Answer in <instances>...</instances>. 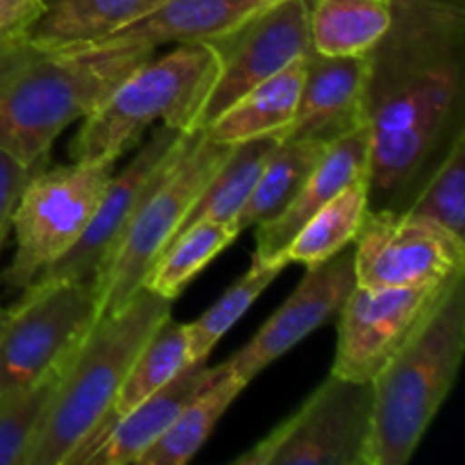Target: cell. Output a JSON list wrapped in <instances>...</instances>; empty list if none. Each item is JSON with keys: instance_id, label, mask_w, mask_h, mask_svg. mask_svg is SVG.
I'll return each instance as SVG.
<instances>
[{"instance_id": "25", "label": "cell", "mask_w": 465, "mask_h": 465, "mask_svg": "<svg viewBox=\"0 0 465 465\" xmlns=\"http://www.w3.org/2000/svg\"><path fill=\"white\" fill-rule=\"evenodd\" d=\"M325 148L327 143L322 141L280 139L275 153L259 175L252 195L236 216L234 227L239 234L248 227H257L280 216L302 189Z\"/></svg>"}, {"instance_id": "17", "label": "cell", "mask_w": 465, "mask_h": 465, "mask_svg": "<svg viewBox=\"0 0 465 465\" xmlns=\"http://www.w3.org/2000/svg\"><path fill=\"white\" fill-rule=\"evenodd\" d=\"M216 372L209 361L189 363L177 377H173L163 389L136 404L127 411L100 443L91 450L82 465H130L139 459L166 434L168 427L184 409V404L207 384Z\"/></svg>"}, {"instance_id": "13", "label": "cell", "mask_w": 465, "mask_h": 465, "mask_svg": "<svg viewBox=\"0 0 465 465\" xmlns=\"http://www.w3.org/2000/svg\"><path fill=\"white\" fill-rule=\"evenodd\" d=\"M191 134L193 132L162 123L157 132L141 145L136 157L121 173H114L80 241L59 262L45 268L27 289H41L57 282H94L98 268L121 239L139 200Z\"/></svg>"}, {"instance_id": "7", "label": "cell", "mask_w": 465, "mask_h": 465, "mask_svg": "<svg viewBox=\"0 0 465 465\" xmlns=\"http://www.w3.org/2000/svg\"><path fill=\"white\" fill-rule=\"evenodd\" d=\"M118 159H82L36 168L12 213L16 252L0 280L23 291L80 241L89 227Z\"/></svg>"}, {"instance_id": "14", "label": "cell", "mask_w": 465, "mask_h": 465, "mask_svg": "<svg viewBox=\"0 0 465 465\" xmlns=\"http://www.w3.org/2000/svg\"><path fill=\"white\" fill-rule=\"evenodd\" d=\"M354 286L357 277L352 245L316 266H309L293 293L263 322L252 341L227 359V368L250 384L263 368L334 321Z\"/></svg>"}, {"instance_id": "22", "label": "cell", "mask_w": 465, "mask_h": 465, "mask_svg": "<svg viewBox=\"0 0 465 465\" xmlns=\"http://www.w3.org/2000/svg\"><path fill=\"white\" fill-rule=\"evenodd\" d=\"M393 0H309L312 50L330 57L368 54L391 25Z\"/></svg>"}, {"instance_id": "18", "label": "cell", "mask_w": 465, "mask_h": 465, "mask_svg": "<svg viewBox=\"0 0 465 465\" xmlns=\"http://www.w3.org/2000/svg\"><path fill=\"white\" fill-rule=\"evenodd\" d=\"M289 0H163L153 14L104 41L162 44L213 41Z\"/></svg>"}, {"instance_id": "15", "label": "cell", "mask_w": 465, "mask_h": 465, "mask_svg": "<svg viewBox=\"0 0 465 465\" xmlns=\"http://www.w3.org/2000/svg\"><path fill=\"white\" fill-rule=\"evenodd\" d=\"M368 54L330 57L309 53L304 57V80L298 112L282 139H309L331 143L354 130L363 118Z\"/></svg>"}, {"instance_id": "23", "label": "cell", "mask_w": 465, "mask_h": 465, "mask_svg": "<svg viewBox=\"0 0 465 465\" xmlns=\"http://www.w3.org/2000/svg\"><path fill=\"white\" fill-rule=\"evenodd\" d=\"M189 363L193 361H191L189 343H186L184 322H177L173 321V316H168L166 321L153 331V336L145 341L141 352L136 354L134 363H132V368L127 371L125 380H123L116 398H114L112 409H109L107 418H104L103 427H100L98 436H95V443L91 445V450L100 443V439H103V436L107 434L127 411H132L136 404H141L145 398H150V395L157 393L159 389H163V386H166L173 377L180 375ZM91 450L86 452V457L91 454ZM84 459H82V461H84Z\"/></svg>"}, {"instance_id": "4", "label": "cell", "mask_w": 465, "mask_h": 465, "mask_svg": "<svg viewBox=\"0 0 465 465\" xmlns=\"http://www.w3.org/2000/svg\"><path fill=\"white\" fill-rule=\"evenodd\" d=\"M465 354V272L439 293L425 321L372 386L366 465L411 461L448 400Z\"/></svg>"}, {"instance_id": "3", "label": "cell", "mask_w": 465, "mask_h": 465, "mask_svg": "<svg viewBox=\"0 0 465 465\" xmlns=\"http://www.w3.org/2000/svg\"><path fill=\"white\" fill-rule=\"evenodd\" d=\"M171 312V300L143 286L91 325L64 363L27 465L82 463L136 354Z\"/></svg>"}, {"instance_id": "19", "label": "cell", "mask_w": 465, "mask_h": 465, "mask_svg": "<svg viewBox=\"0 0 465 465\" xmlns=\"http://www.w3.org/2000/svg\"><path fill=\"white\" fill-rule=\"evenodd\" d=\"M302 80L304 59H298L241 95L216 121L204 127L203 134L223 145L245 143L263 136L282 139L298 112Z\"/></svg>"}, {"instance_id": "8", "label": "cell", "mask_w": 465, "mask_h": 465, "mask_svg": "<svg viewBox=\"0 0 465 465\" xmlns=\"http://www.w3.org/2000/svg\"><path fill=\"white\" fill-rule=\"evenodd\" d=\"M372 422L371 381L331 375L236 465H366Z\"/></svg>"}, {"instance_id": "29", "label": "cell", "mask_w": 465, "mask_h": 465, "mask_svg": "<svg viewBox=\"0 0 465 465\" xmlns=\"http://www.w3.org/2000/svg\"><path fill=\"white\" fill-rule=\"evenodd\" d=\"M409 213L436 223L443 230L465 239V132H454L440 157L418 182L413 200L404 207Z\"/></svg>"}, {"instance_id": "10", "label": "cell", "mask_w": 465, "mask_h": 465, "mask_svg": "<svg viewBox=\"0 0 465 465\" xmlns=\"http://www.w3.org/2000/svg\"><path fill=\"white\" fill-rule=\"evenodd\" d=\"M359 286H443L465 272V239L400 207L368 212L352 241Z\"/></svg>"}, {"instance_id": "9", "label": "cell", "mask_w": 465, "mask_h": 465, "mask_svg": "<svg viewBox=\"0 0 465 465\" xmlns=\"http://www.w3.org/2000/svg\"><path fill=\"white\" fill-rule=\"evenodd\" d=\"M98 321L94 282L23 289L0 313V391L41 380L64 366Z\"/></svg>"}, {"instance_id": "6", "label": "cell", "mask_w": 465, "mask_h": 465, "mask_svg": "<svg viewBox=\"0 0 465 465\" xmlns=\"http://www.w3.org/2000/svg\"><path fill=\"white\" fill-rule=\"evenodd\" d=\"M230 150L232 145L216 143L203 132H193L154 177L136 204L121 239L95 272L98 318L121 309L136 291L143 289L148 271L184 227L191 207L225 162Z\"/></svg>"}, {"instance_id": "26", "label": "cell", "mask_w": 465, "mask_h": 465, "mask_svg": "<svg viewBox=\"0 0 465 465\" xmlns=\"http://www.w3.org/2000/svg\"><path fill=\"white\" fill-rule=\"evenodd\" d=\"M277 143H280L277 136H263V139H252L245 141V143L232 145L227 159L213 173L209 184L204 186L200 198L191 207L184 227L200 221L234 225L236 216H239V212L245 207L250 195H252L259 175H262L271 154L275 153Z\"/></svg>"}, {"instance_id": "31", "label": "cell", "mask_w": 465, "mask_h": 465, "mask_svg": "<svg viewBox=\"0 0 465 465\" xmlns=\"http://www.w3.org/2000/svg\"><path fill=\"white\" fill-rule=\"evenodd\" d=\"M36 168L41 166H27V163L18 162L16 157L0 150V250L7 241L9 230H12L14 207H16L21 191L25 189L27 180ZM0 313H3V309H0Z\"/></svg>"}, {"instance_id": "32", "label": "cell", "mask_w": 465, "mask_h": 465, "mask_svg": "<svg viewBox=\"0 0 465 465\" xmlns=\"http://www.w3.org/2000/svg\"><path fill=\"white\" fill-rule=\"evenodd\" d=\"M44 14V0H0V44L25 39Z\"/></svg>"}, {"instance_id": "16", "label": "cell", "mask_w": 465, "mask_h": 465, "mask_svg": "<svg viewBox=\"0 0 465 465\" xmlns=\"http://www.w3.org/2000/svg\"><path fill=\"white\" fill-rule=\"evenodd\" d=\"M361 177H371V136H368L366 123L327 143L321 159L309 173L298 195L291 200L289 207L272 221L257 225V236H254L257 248H254L252 257L262 259V262L282 259L280 254L284 252L289 241L298 234L300 227L322 204L330 203L336 193H341L345 186Z\"/></svg>"}, {"instance_id": "27", "label": "cell", "mask_w": 465, "mask_h": 465, "mask_svg": "<svg viewBox=\"0 0 465 465\" xmlns=\"http://www.w3.org/2000/svg\"><path fill=\"white\" fill-rule=\"evenodd\" d=\"M239 232L234 225L213 221L191 223L177 232L145 275L143 286L162 298L175 302L182 291L236 241Z\"/></svg>"}, {"instance_id": "1", "label": "cell", "mask_w": 465, "mask_h": 465, "mask_svg": "<svg viewBox=\"0 0 465 465\" xmlns=\"http://www.w3.org/2000/svg\"><path fill=\"white\" fill-rule=\"evenodd\" d=\"M463 0H393L389 30L368 53L371 203L407 200L463 127Z\"/></svg>"}, {"instance_id": "12", "label": "cell", "mask_w": 465, "mask_h": 465, "mask_svg": "<svg viewBox=\"0 0 465 465\" xmlns=\"http://www.w3.org/2000/svg\"><path fill=\"white\" fill-rule=\"evenodd\" d=\"M448 284L413 286V289L354 286L336 316L339 339H336L331 375L354 381L375 380L381 368L420 327L434 300Z\"/></svg>"}, {"instance_id": "11", "label": "cell", "mask_w": 465, "mask_h": 465, "mask_svg": "<svg viewBox=\"0 0 465 465\" xmlns=\"http://www.w3.org/2000/svg\"><path fill=\"white\" fill-rule=\"evenodd\" d=\"M212 44L221 54V66L191 118V132H203L252 86L312 53L309 0L277 5Z\"/></svg>"}, {"instance_id": "24", "label": "cell", "mask_w": 465, "mask_h": 465, "mask_svg": "<svg viewBox=\"0 0 465 465\" xmlns=\"http://www.w3.org/2000/svg\"><path fill=\"white\" fill-rule=\"evenodd\" d=\"M371 177L352 182L300 227L280 257L289 266L302 263L304 268L334 257L336 252L352 245L371 212Z\"/></svg>"}, {"instance_id": "20", "label": "cell", "mask_w": 465, "mask_h": 465, "mask_svg": "<svg viewBox=\"0 0 465 465\" xmlns=\"http://www.w3.org/2000/svg\"><path fill=\"white\" fill-rule=\"evenodd\" d=\"M163 0H44V14L25 36L41 48L100 44L141 21Z\"/></svg>"}, {"instance_id": "21", "label": "cell", "mask_w": 465, "mask_h": 465, "mask_svg": "<svg viewBox=\"0 0 465 465\" xmlns=\"http://www.w3.org/2000/svg\"><path fill=\"white\" fill-rule=\"evenodd\" d=\"M248 381L236 377L227 363H218L212 380L184 404L166 434L139 459L136 465H184L203 450L218 420L234 400L243 393Z\"/></svg>"}, {"instance_id": "2", "label": "cell", "mask_w": 465, "mask_h": 465, "mask_svg": "<svg viewBox=\"0 0 465 465\" xmlns=\"http://www.w3.org/2000/svg\"><path fill=\"white\" fill-rule=\"evenodd\" d=\"M154 54L143 41L41 48L0 44V150L27 166L48 163L54 139L95 112L134 68Z\"/></svg>"}, {"instance_id": "5", "label": "cell", "mask_w": 465, "mask_h": 465, "mask_svg": "<svg viewBox=\"0 0 465 465\" xmlns=\"http://www.w3.org/2000/svg\"><path fill=\"white\" fill-rule=\"evenodd\" d=\"M221 66L212 41H184L141 64L91 116L71 143L73 162L118 159L136 148L154 121L191 132V118Z\"/></svg>"}, {"instance_id": "30", "label": "cell", "mask_w": 465, "mask_h": 465, "mask_svg": "<svg viewBox=\"0 0 465 465\" xmlns=\"http://www.w3.org/2000/svg\"><path fill=\"white\" fill-rule=\"evenodd\" d=\"M62 368H54L32 384L0 391V465L30 461Z\"/></svg>"}, {"instance_id": "28", "label": "cell", "mask_w": 465, "mask_h": 465, "mask_svg": "<svg viewBox=\"0 0 465 465\" xmlns=\"http://www.w3.org/2000/svg\"><path fill=\"white\" fill-rule=\"evenodd\" d=\"M286 266L289 263L284 259L262 262L252 257L248 272H243L203 316L193 322H184L191 361H209L223 336L243 318V313L257 302L259 295L282 275Z\"/></svg>"}]
</instances>
